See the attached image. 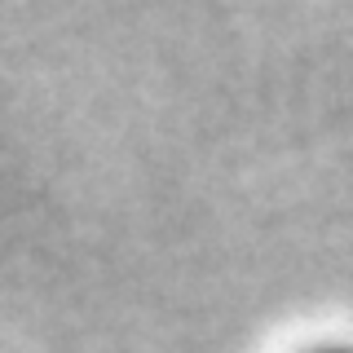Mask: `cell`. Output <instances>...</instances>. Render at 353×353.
Wrapping results in <instances>:
<instances>
[{"label": "cell", "instance_id": "1", "mask_svg": "<svg viewBox=\"0 0 353 353\" xmlns=\"http://www.w3.org/2000/svg\"><path fill=\"white\" fill-rule=\"evenodd\" d=\"M309 353H353V345H318V349H309Z\"/></svg>", "mask_w": 353, "mask_h": 353}]
</instances>
